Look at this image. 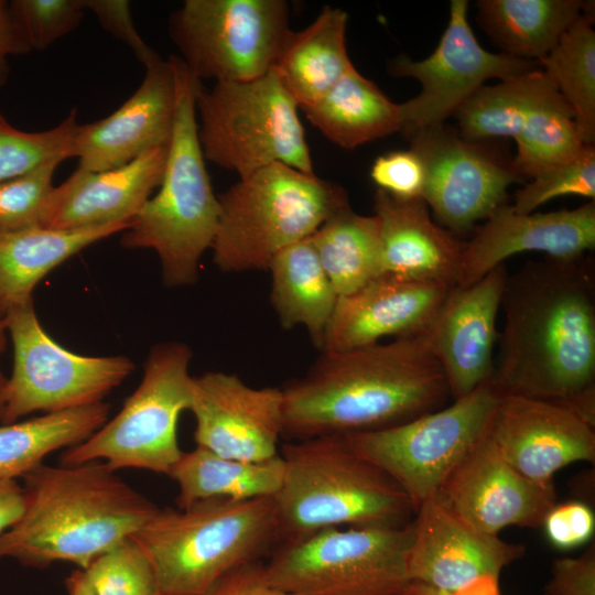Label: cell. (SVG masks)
Returning a JSON list of instances; mask_svg holds the SVG:
<instances>
[{
    "mask_svg": "<svg viewBox=\"0 0 595 595\" xmlns=\"http://www.w3.org/2000/svg\"><path fill=\"white\" fill-rule=\"evenodd\" d=\"M413 523L334 527L284 542L263 571L289 595H403Z\"/></svg>",
    "mask_w": 595,
    "mask_h": 595,
    "instance_id": "obj_9",
    "label": "cell"
},
{
    "mask_svg": "<svg viewBox=\"0 0 595 595\" xmlns=\"http://www.w3.org/2000/svg\"><path fill=\"white\" fill-rule=\"evenodd\" d=\"M556 91L539 68L483 85L455 111L457 132L470 142L515 139L531 110Z\"/></svg>",
    "mask_w": 595,
    "mask_h": 595,
    "instance_id": "obj_33",
    "label": "cell"
},
{
    "mask_svg": "<svg viewBox=\"0 0 595 595\" xmlns=\"http://www.w3.org/2000/svg\"><path fill=\"white\" fill-rule=\"evenodd\" d=\"M8 327L6 318L0 320V356L6 350L8 344ZM8 377H6L0 369V422L4 411L6 404V390H7Z\"/></svg>",
    "mask_w": 595,
    "mask_h": 595,
    "instance_id": "obj_51",
    "label": "cell"
},
{
    "mask_svg": "<svg viewBox=\"0 0 595 595\" xmlns=\"http://www.w3.org/2000/svg\"><path fill=\"white\" fill-rule=\"evenodd\" d=\"M205 160L239 178L275 163L315 174L298 105L272 71L248 82L202 83L195 93Z\"/></svg>",
    "mask_w": 595,
    "mask_h": 595,
    "instance_id": "obj_8",
    "label": "cell"
},
{
    "mask_svg": "<svg viewBox=\"0 0 595 595\" xmlns=\"http://www.w3.org/2000/svg\"><path fill=\"white\" fill-rule=\"evenodd\" d=\"M515 141L512 165L523 181L573 159L587 145L572 108L559 91L531 110Z\"/></svg>",
    "mask_w": 595,
    "mask_h": 595,
    "instance_id": "obj_36",
    "label": "cell"
},
{
    "mask_svg": "<svg viewBox=\"0 0 595 595\" xmlns=\"http://www.w3.org/2000/svg\"><path fill=\"white\" fill-rule=\"evenodd\" d=\"M374 212L379 220L383 274L457 285L464 244L432 220L423 198H399L377 188Z\"/></svg>",
    "mask_w": 595,
    "mask_h": 595,
    "instance_id": "obj_25",
    "label": "cell"
},
{
    "mask_svg": "<svg viewBox=\"0 0 595 595\" xmlns=\"http://www.w3.org/2000/svg\"><path fill=\"white\" fill-rule=\"evenodd\" d=\"M508 272L497 266L469 286H454L423 334L440 364L452 400L490 380L497 316Z\"/></svg>",
    "mask_w": 595,
    "mask_h": 595,
    "instance_id": "obj_20",
    "label": "cell"
},
{
    "mask_svg": "<svg viewBox=\"0 0 595 595\" xmlns=\"http://www.w3.org/2000/svg\"><path fill=\"white\" fill-rule=\"evenodd\" d=\"M403 595H500L498 580L485 578L465 589L446 593L418 582H410Z\"/></svg>",
    "mask_w": 595,
    "mask_h": 595,
    "instance_id": "obj_49",
    "label": "cell"
},
{
    "mask_svg": "<svg viewBox=\"0 0 595 595\" xmlns=\"http://www.w3.org/2000/svg\"><path fill=\"white\" fill-rule=\"evenodd\" d=\"M169 145L116 169H76L51 191L41 227L66 230L132 221L162 182Z\"/></svg>",
    "mask_w": 595,
    "mask_h": 595,
    "instance_id": "obj_24",
    "label": "cell"
},
{
    "mask_svg": "<svg viewBox=\"0 0 595 595\" xmlns=\"http://www.w3.org/2000/svg\"><path fill=\"white\" fill-rule=\"evenodd\" d=\"M479 25L501 53L539 62L591 2L582 0H479Z\"/></svg>",
    "mask_w": 595,
    "mask_h": 595,
    "instance_id": "obj_30",
    "label": "cell"
},
{
    "mask_svg": "<svg viewBox=\"0 0 595 595\" xmlns=\"http://www.w3.org/2000/svg\"><path fill=\"white\" fill-rule=\"evenodd\" d=\"M53 161L24 175L0 182V232L41 227L53 175Z\"/></svg>",
    "mask_w": 595,
    "mask_h": 595,
    "instance_id": "obj_41",
    "label": "cell"
},
{
    "mask_svg": "<svg viewBox=\"0 0 595 595\" xmlns=\"http://www.w3.org/2000/svg\"><path fill=\"white\" fill-rule=\"evenodd\" d=\"M424 169L422 198L442 227L454 235L469 231L507 204V191L522 182L512 158L487 142H470L445 123L407 137Z\"/></svg>",
    "mask_w": 595,
    "mask_h": 595,
    "instance_id": "obj_15",
    "label": "cell"
},
{
    "mask_svg": "<svg viewBox=\"0 0 595 595\" xmlns=\"http://www.w3.org/2000/svg\"><path fill=\"white\" fill-rule=\"evenodd\" d=\"M284 463L279 454L261 462L227 458L201 446L183 452L169 476L176 483L178 508L206 499L247 500L274 497Z\"/></svg>",
    "mask_w": 595,
    "mask_h": 595,
    "instance_id": "obj_31",
    "label": "cell"
},
{
    "mask_svg": "<svg viewBox=\"0 0 595 595\" xmlns=\"http://www.w3.org/2000/svg\"><path fill=\"white\" fill-rule=\"evenodd\" d=\"M107 402L0 425V482L17 480L44 464L52 453L88 439L109 418Z\"/></svg>",
    "mask_w": 595,
    "mask_h": 595,
    "instance_id": "obj_32",
    "label": "cell"
},
{
    "mask_svg": "<svg viewBox=\"0 0 595 595\" xmlns=\"http://www.w3.org/2000/svg\"><path fill=\"white\" fill-rule=\"evenodd\" d=\"M132 221L0 232V320L11 310L32 303L35 286L54 268L90 245L123 232Z\"/></svg>",
    "mask_w": 595,
    "mask_h": 595,
    "instance_id": "obj_26",
    "label": "cell"
},
{
    "mask_svg": "<svg viewBox=\"0 0 595 595\" xmlns=\"http://www.w3.org/2000/svg\"><path fill=\"white\" fill-rule=\"evenodd\" d=\"M190 411L195 418L196 446L245 462L267 461L280 454L281 388H253L236 374L208 371L193 377Z\"/></svg>",
    "mask_w": 595,
    "mask_h": 595,
    "instance_id": "obj_17",
    "label": "cell"
},
{
    "mask_svg": "<svg viewBox=\"0 0 595 595\" xmlns=\"http://www.w3.org/2000/svg\"><path fill=\"white\" fill-rule=\"evenodd\" d=\"M467 12L468 1L452 0L448 24L430 56L413 61L400 55L388 63L390 75L414 78L421 85L415 97L399 104L405 137L445 123L486 80L537 68L534 61L486 51L473 33Z\"/></svg>",
    "mask_w": 595,
    "mask_h": 595,
    "instance_id": "obj_14",
    "label": "cell"
},
{
    "mask_svg": "<svg viewBox=\"0 0 595 595\" xmlns=\"http://www.w3.org/2000/svg\"><path fill=\"white\" fill-rule=\"evenodd\" d=\"M370 177L379 190L396 197L422 198L424 169L419 156L410 149L378 156L371 165Z\"/></svg>",
    "mask_w": 595,
    "mask_h": 595,
    "instance_id": "obj_42",
    "label": "cell"
},
{
    "mask_svg": "<svg viewBox=\"0 0 595 595\" xmlns=\"http://www.w3.org/2000/svg\"><path fill=\"white\" fill-rule=\"evenodd\" d=\"M154 571L159 595H203L279 539L273 497L206 499L160 508L132 537Z\"/></svg>",
    "mask_w": 595,
    "mask_h": 595,
    "instance_id": "obj_6",
    "label": "cell"
},
{
    "mask_svg": "<svg viewBox=\"0 0 595 595\" xmlns=\"http://www.w3.org/2000/svg\"><path fill=\"white\" fill-rule=\"evenodd\" d=\"M84 571L97 595H159L152 565L132 537L100 554Z\"/></svg>",
    "mask_w": 595,
    "mask_h": 595,
    "instance_id": "obj_38",
    "label": "cell"
},
{
    "mask_svg": "<svg viewBox=\"0 0 595 595\" xmlns=\"http://www.w3.org/2000/svg\"><path fill=\"white\" fill-rule=\"evenodd\" d=\"M490 378L502 394L547 401L595 429V277L589 258L529 261L507 275Z\"/></svg>",
    "mask_w": 595,
    "mask_h": 595,
    "instance_id": "obj_1",
    "label": "cell"
},
{
    "mask_svg": "<svg viewBox=\"0 0 595 595\" xmlns=\"http://www.w3.org/2000/svg\"><path fill=\"white\" fill-rule=\"evenodd\" d=\"M12 20L31 51H44L80 23L85 0H13Z\"/></svg>",
    "mask_w": 595,
    "mask_h": 595,
    "instance_id": "obj_40",
    "label": "cell"
},
{
    "mask_svg": "<svg viewBox=\"0 0 595 595\" xmlns=\"http://www.w3.org/2000/svg\"><path fill=\"white\" fill-rule=\"evenodd\" d=\"M594 247L595 201L573 209L530 214H518L505 204L463 245L457 286L474 284L518 253L575 259Z\"/></svg>",
    "mask_w": 595,
    "mask_h": 595,
    "instance_id": "obj_22",
    "label": "cell"
},
{
    "mask_svg": "<svg viewBox=\"0 0 595 595\" xmlns=\"http://www.w3.org/2000/svg\"><path fill=\"white\" fill-rule=\"evenodd\" d=\"M284 0H186L169 34L199 82H248L268 74L291 31Z\"/></svg>",
    "mask_w": 595,
    "mask_h": 595,
    "instance_id": "obj_12",
    "label": "cell"
},
{
    "mask_svg": "<svg viewBox=\"0 0 595 595\" xmlns=\"http://www.w3.org/2000/svg\"><path fill=\"white\" fill-rule=\"evenodd\" d=\"M347 20L345 11L325 7L307 28L288 33L271 71L300 109L318 101L353 66Z\"/></svg>",
    "mask_w": 595,
    "mask_h": 595,
    "instance_id": "obj_27",
    "label": "cell"
},
{
    "mask_svg": "<svg viewBox=\"0 0 595 595\" xmlns=\"http://www.w3.org/2000/svg\"><path fill=\"white\" fill-rule=\"evenodd\" d=\"M203 595H289L266 578L263 564L248 563L217 581Z\"/></svg>",
    "mask_w": 595,
    "mask_h": 595,
    "instance_id": "obj_46",
    "label": "cell"
},
{
    "mask_svg": "<svg viewBox=\"0 0 595 595\" xmlns=\"http://www.w3.org/2000/svg\"><path fill=\"white\" fill-rule=\"evenodd\" d=\"M311 240L338 296L383 274L376 215H359L349 204L332 214Z\"/></svg>",
    "mask_w": 595,
    "mask_h": 595,
    "instance_id": "obj_34",
    "label": "cell"
},
{
    "mask_svg": "<svg viewBox=\"0 0 595 595\" xmlns=\"http://www.w3.org/2000/svg\"><path fill=\"white\" fill-rule=\"evenodd\" d=\"M541 527L555 549L569 551L593 538L595 515L584 501L570 500L555 504L545 515Z\"/></svg>",
    "mask_w": 595,
    "mask_h": 595,
    "instance_id": "obj_43",
    "label": "cell"
},
{
    "mask_svg": "<svg viewBox=\"0 0 595 595\" xmlns=\"http://www.w3.org/2000/svg\"><path fill=\"white\" fill-rule=\"evenodd\" d=\"M191 359L192 351L183 343L156 344L122 409L88 439L64 450L61 463L100 461L117 472L136 468L169 476L183 453L177 422L192 403Z\"/></svg>",
    "mask_w": 595,
    "mask_h": 595,
    "instance_id": "obj_10",
    "label": "cell"
},
{
    "mask_svg": "<svg viewBox=\"0 0 595 595\" xmlns=\"http://www.w3.org/2000/svg\"><path fill=\"white\" fill-rule=\"evenodd\" d=\"M22 510V486L18 480L0 482V533L18 520Z\"/></svg>",
    "mask_w": 595,
    "mask_h": 595,
    "instance_id": "obj_48",
    "label": "cell"
},
{
    "mask_svg": "<svg viewBox=\"0 0 595 595\" xmlns=\"http://www.w3.org/2000/svg\"><path fill=\"white\" fill-rule=\"evenodd\" d=\"M547 595H595V547L581 556L556 559Z\"/></svg>",
    "mask_w": 595,
    "mask_h": 595,
    "instance_id": "obj_45",
    "label": "cell"
},
{
    "mask_svg": "<svg viewBox=\"0 0 595 595\" xmlns=\"http://www.w3.org/2000/svg\"><path fill=\"white\" fill-rule=\"evenodd\" d=\"M23 510L0 533V560L85 570L133 537L159 507L100 461L42 464L23 478Z\"/></svg>",
    "mask_w": 595,
    "mask_h": 595,
    "instance_id": "obj_3",
    "label": "cell"
},
{
    "mask_svg": "<svg viewBox=\"0 0 595 595\" xmlns=\"http://www.w3.org/2000/svg\"><path fill=\"white\" fill-rule=\"evenodd\" d=\"M594 430L558 404L502 394L485 432L517 472L548 484L553 483L556 472L572 463L594 464Z\"/></svg>",
    "mask_w": 595,
    "mask_h": 595,
    "instance_id": "obj_18",
    "label": "cell"
},
{
    "mask_svg": "<svg viewBox=\"0 0 595 595\" xmlns=\"http://www.w3.org/2000/svg\"><path fill=\"white\" fill-rule=\"evenodd\" d=\"M591 9L563 33L538 64L574 112L583 140L595 141V31Z\"/></svg>",
    "mask_w": 595,
    "mask_h": 595,
    "instance_id": "obj_35",
    "label": "cell"
},
{
    "mask_svg": "<svg viewBox=\"0 0 595 595\" xmlns=\"http://www.w3.org/2000/svg\"><path fill=\"white\" fill-rule=\"evenodd\" d=\"M77 111L56 127L26 132L11 126L0 112V182L11 180L53 162L74 158V140L78 127Z\"/></svg>",
    "mask_w": 595,
    "mask_h": 595,
    "instance_id": "obj_37",
    "label": "cell"
},
{
    "mask_svg": "<svg viewBox=\"0 0 595 595\" xmlns=\"http://www.w3.org/2000/svg\"><path fill=\"white\" fill-rule=\"evenodd\" d=\"M280 455L284 473L273 499L284 542L334 527L403 526L414 513L404 491L345 435L286 443Z\"/></svg>",
    "mask_w": 595,
    "mask_h": 595,
    "instance_id": "obj_4",
    "label": "cell"
},
{
    "mask_svg": "<svg viewBox=\"0 0 595 595\" xmlns=\"http://www.w3.org/2000/svg\"><path fill=\"white\" fill-rule=\"evenodd\" d=\"M452 288L382 274L356 292L338 296L320 350L344 351L385 337L423 335Z\"/></svg>",
    "mask_w": 595,
    "mask_h": 595,
    "instance_id": "obj_23",
    "label": "cell"
},
{
    "mask_svg": "<svg viewBox=\"0 0 595 595\" xmlns=\"http://www.w3.org/2000/svg\"><path fill=\"white\" fill-rule=\"evenodd\" d=\"M86 11L93 12L99 24L126 44L143 64L153 51L139 34L127 0H85Z\"/></svg>",
    "mask_w": 595,
    "mask_h": 595,
    "instance_id": "obj_44",
    "label": "cell"
},
{
    "mask_svg": "<svg viewBox=\"0 0 595 595\" xmlns=\"http://www.w3.org/2000/svg\"><path fill=\"white\" fill-rule=\"evenodd\" d=\"M436 497L469 527L491 536L511 526L540 528L556 504L554 484L537 483L517 472L486 432L455 466Z\"/></svg>",
    "mask_w": 595,
    "mask_h": 595,
    "instance_id": "obj_16",
    "label": "cell"
},
{
    "mask_svg": "<svg viewBox=\"0 0 595 595\" xmlns=\"http://www.w3.org/2000/svg\"><path fill=\"white\" fill-rule=\"evenodd\" d=\"M13 344L1 423L104 402L133 371L126 356H83L56 343L43 328L33 302L6 316Z\"/></svg>",
    "mask_w": 595,
    "mask_h": 595,
    "instance_id": "obj_13",
    "label": "cell"
},
{
    "mask_svg": "<svg viewBox=\"0 0 595 595\" xmlns=\"http://www.w3.org/2000/svg\"><path fill=\"white\" fill-rule=\"evenodd\" d=\"M68 595H97L84 570H74L65 580Z\"/></svg>",
    "mask_w": 595,
    "mask_h": 595,
    "instance_id": "obj_50",
    "label": "cell"
},
{
    "mask_svg": "<svg viewBox=\"0 0 595 595\" xmlns=\"http://www.w3.org/2000/svg\"><path fill=\"white\" fill-rule=\"evenodd\" d=\"M29 52L12 20L9 2L0 0V86L6 83L9 74V58Z\"/></svg>",
    "mask_w": 595,
    "mask_h": 595,
    "instance_id": "obj_47",
    "label": "cell"
},
{
    "mask_svg": "<svg viewBox=\"0 0 595 595\" xmlns=\"http://www.w3.org/2000/svg\"><path fill=\"white\" fill-rule=\"evenodd\" d=\"M281 389L283 435L298 441L389 428L451 398L424 335L322 353Z\"/></svg>",
    "mask_w": 595,
    "mask_h": 595,
    "instance_id": "obj_2",
    "label": "cell"
},
{
    "mask_svg": "<svg viewBox=\"0 0 595 595\" xmlns=\"http://www.w3.org/2000/svg\"><path fill=\"white\" fill-rule=\"evenodd\" d=\"M301 110L326 139L347 150L401 131L399 104L354 65L318 101Z\"/></svg>",
    "mask_w": 595,
    "mask_h": 595,
    "instance_id": "obj_28",
    "label": "cell"
},
{
    "mask_svg": "<svg viewBox=\"0 0 595 595\" xmlns=\"http://www.w3.org/2000/svg\"><path fill=\"white\" fill-rule=\"evenodd\" d=\"M169 58L176 108L163 178L158 193L121 232V245L154 250L164 284L178 288L197 281L199 260L213 245L220 207L197 134L195 93L201 82L180 56Z\"/></svg>",
    "mask_w": 595,
    "mask_h": 595,
    "instance_id": "obj_5",
    "label": "cell"
},
{
    "mask_svg": "<svg viewBox=\"0 0 595 595\" xmlns=\"http://www.w3.org/2000/svg\"><path fill=\"white\" fill-rule=\"evenodd\" d=\"M218 201L210 249L214 263L225 272L268 270L281 250L312 236L349 205L340 185L282 163L239 178Z\"/></svg>",
    "mask_w": 595,
    "mask_h": 595,
    "instance_id": "obj_7",
    "label": "cell"
},
{
    "mask_svg": "<svg viewBox=\"0 0 595 595\" xmlns=\"http://www.w3.org/2000/svg\"><path fill=\"white\" fill-rule=\"evenodd\" d=\"M408 556L410 582L454 593L485 580L524 554V547L469 527L437 497L416 511Z\"/></svg>",
    "mask_w": 595,
    "mask_h": 595,
    "instance_id": "obj_19",
    "label": "cell"
},
{
    "mask_svg": "<svg viewBox=\"0 0 595 595\" xmlns=\"http://www.w3.org/2000/svg\"><path fill=\"white\" fill-rule=\"evenodd\" d=\"M563 195H577L595 201L594 145H586L573 159L532 177L516 192L511 208L518 214H530L541 205Z\"/></svg>",
    "mask_w": 595,
    "mask_h": 595,
    "instance_id": "obj_39",
    "label": "cell"
},
{
    "mask_svg": "<svg viewBox=\"0 0 595 595\" xmlns=\"http://www.w3.org/2000/svg\"><path fill=\"white\" fill-rule=\"evenodd\" d=\"M491 380L447 407L389 428L345 434L350 446L408 496L414 513L484 434L500 398Z\"/></svg>",
    "mask_w": 595,
    "mask_h": 595,
    "instance_id": "obj_11",
    "label": "cell"
},
{
    "mask_svg": "<svg viewBox=\"0 0 595 595\" xmlns=\"http://www.w3.org/2000/svg\"><path fill=\"white\" fill-rule=\"evenodd\" d=\"M139 88L106 118L78 125L74 156L78 167L100 172L122 166L171 142L176 85L170 58L154 52L144 63Z\"/></svg>",
    "mask_w": 595,
    "mask_h": 595,
    "instance_id": "obj_21",
    "label": "cell"
},
{
    "mask_svg": "<svg viewBox=\"0 0 595 595\" xmlns=\"http://www.w3.org/2000/svg\"><path fill=\"white\" fill-rule=\"evenodd\" d=\"M268 270L272 277L271 302L281 326L304 327L320 349L338 295L311 236L281 250Z\"/></svg>",
    "mask_w": 595,
    "mask_h": 595,
    "instance_id": "obj_29",
    "label": "cell"
}]
</instances>
